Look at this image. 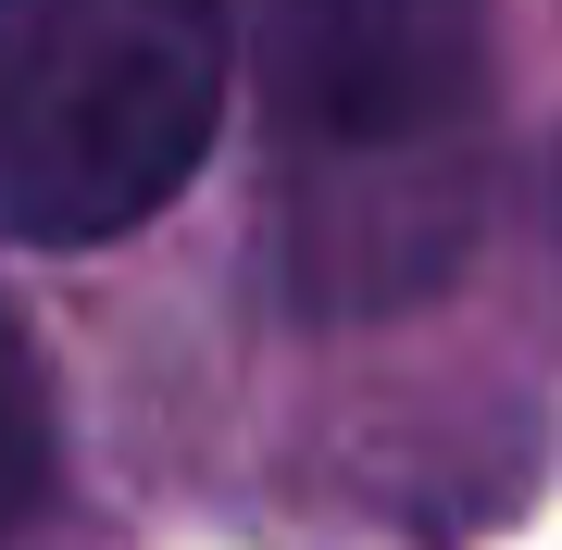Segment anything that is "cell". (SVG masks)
I'll return each mask as SVG.
<instances>
[{
  "mask_svg": "<svg viewBox=\"0 0 562 550\" xmlns=\"http://www.w3.org/2000/svg\"><path fill=\"white\" fill-rule=\"evenodd\" d=\"M225 0H0V238L101 250L201 176Z\"/></svg>",
  "mask_w": 562,
  "mask_h": 550,
  "instance_id": "1",
  "label": "cell"
},
{
  "mask_svg": "<svg viewBox=\"0 0 562 550\" xmlns=\"http://www.w3.org/2000/svg\"><path fill=\"white\" fill-rule=\"evenodd\" d=\"M250 63L313 213H425L487 125V0H250Z\"/></svg>",
  "mask_w": 562,
  "mask_h": 550,
  "instance_id": "2",
  "label": "cell"
},
{
  "mask_svg": "<svg viewBox=\"0 0 562 550\" xmlns=\"http://www.w3.org/2000/svg\"><path fill=\"white\" fill-rule=\"evenodd\" d=\"M50 501V363L25 338L13 288H0V538Z\"/></svg>",
  "mask_w": 562,
  "mask_h": 550,
  "instance_id": "3",
  "label": "cell"
}]
</instances>
